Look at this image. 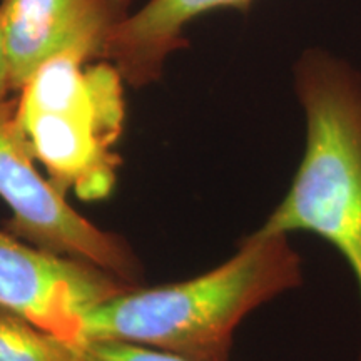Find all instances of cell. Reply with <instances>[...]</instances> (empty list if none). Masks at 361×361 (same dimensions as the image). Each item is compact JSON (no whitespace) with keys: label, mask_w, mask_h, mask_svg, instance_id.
<instances>
[{"label":"cell","mask_w":361,"mask_h":361,"mask_svg":"<svg viewBox=\"0 0 361 361\" xmlns=\"http://www.w3.org/2000/svg\"><path fill=\"white\" fill-rule=\"evenodd\" d=\"M301 281V258L286 234L255 231L231 259L201 276L133 286L94 306L84 319V341H126L191 361H228L239 323Z\"/></svg>","instance_id":"cell-1"},{"label":"cell","mask_w":361,"mask_h":361,"mask_svg":"<svg viewBox=\"0 0 361 361\" xmlns=\"http://www.w3.org/2000/svg\"><path fill=\"white\" fill-rule=\"evenodd\" d=\"M295 87L306 117L305 152L286 196L256 233L322 238L348 264L361 301V74L308 51L295 67Z\"/></svg>","instance_id":"cell-2"},{"label":"cell","mask_w":361,"mask_h":361,"mask_svg":"<svg viewBox=\"0 0 361 361\" xmlns=\"http://www.w3.org/2000/svg\"><path fill=\"white\" fill-rule=\"evenodd\" d=\"M124 78L109 61L54 57L19 90L17 121L39 164L62 192L106 200L117 180L126 121Z\"/></svg>","instance_id":"cell-3"},{"label":"cell","mask_w":361,"mask_h":361,"mask_svg":"<svg viewBox=\"0 0 361 361\" xmlns=\"http://www.w3.org/2000/svg\"><path fill=\"white\" fill-rule=\"evenodd\" d=\"M17 121V97L0 101V200L11 209L6 231L54 255L85 261L135 286L141 268L128 243L102 231L44 178Z\"/></svg>","instance_id":"cell-4"},{"label":"cell","mask_w":361,"mask_h":361,"mask_svg":"<svg viewBox=\"0 0 361 361\" xmlns=\"http://www.w3.org/2000/svg\"><path fill=\"white\" fill-rule=\"evenodd\" d=\"M129 288L97 266L0 231V308L69 345L84 343V319L94 306Z\"/></svg>","instance_id":"cell-5"},{"label":"cell","mask_w":361,"mask_h":361,"mask_svg":"<svg viewBox=\"0 0 361 361\" xmlns=\"http://www.w3.org/2000/svg\"><path fill=\"white\" fill-rule=\"evenodd\" d=\"M133 0H0V32L19 92L54 57L106 61L112 35L128 20Z\"/></svg>","instance_id":"cell-6"},{"label":"cell","mask_w":361,"mask_h":361,"mask_svg":"<svg viewBox=\"0 0 361 361\" xmlns=\"http://www.w3.org/2000/svg\"><path fill=\"white\" fill-rule=\"evenodd\" d=\"M255 0H149L130 13L107 47L112 62L133 87L156 82L171 54L186 45L188 25L204 13L234 8L246 13Z\"/></svg>","instance_id":"cell-7"},{"label":"cell","mask_w":361,"mask_h":361,"mask_svg":"<svg viewBox=\"0 0 361 361\" xmlns=\"http://www.w3.org/2000/svg\"><path fill=\"white\" fill-rule=\"evenodd\" d=\"M0 361H75L74 346L0 308Z\"/></svg>","instance_id":"cell-8"},{"label":"cell","mask_w":361,"mask_h":361,"mask_svg":"<svg viewBox=\"0 0 361 361\" xmlns=\"http://www.w3.org/2000/svg\"><path fill=\"white\" fill-rule=\"evenodd\" d=\"M72 346L75 361H191L168 351L126 341L87 340Z\"/></svg>","instance_id":"cell-9"},{"label":"cell","mask_w":361,"mask_h":361,"mask_svg":"<svg viewBox=\"0 0 361 361\" xmlns=\"http://www.w3.org/2000/svg\"><path fill=\"white\" fill-rule=\"evenodd\" d=\"M11 92H12L11 74H8L6 51H4V44H2V32H0V101L8 99V94Z\"/></svg>","instance_id":"cell-10"}]
</instances>
